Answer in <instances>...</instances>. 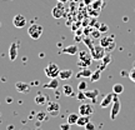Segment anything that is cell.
Segmentation results:
<instances>
[{
    "label": "cell",
    "mask_w": 135,
    "mask_h": 130,
    "mask_svg": "<svg viewBox=\"0 0 135 130\" xmlns=\"http://www.w3.org/2000/svg\"><path fill=\"white\" fill-rule=\"evenodd\" d=\"M88 89V83L85 80H80L79 84H78V90L79 92H85Z\"/></svg>",
    "instance_id": "obj_25"
},
{
    "label": "cell",
    "mask_w": 135,
    "mask_h": 130,
    "mask_svg": "<svg viewBox=\"0 0 135 130\" xmlns=\"http://www.w3.org/2000/svg\"><path fill=\"white\" fill-rule=\"evenodd\" d=\"M0 124H1V119H0Z\"/></svg>",
    "instance_id": "obj_40"
},
{
    "label": "cell",
    "mask_w": 135,
    "mask_h": 130,
    "mask_svg": "<svg viewBox=\"0 0 135 130\" xmlns=\"http://www.w3.org/2000/svg\"><path fill=\"white\" fill-rule=\"evenodd\" d=\"M84 99H86V97H85V93H84V92H79V93H78V100L83 101Z\"/></svg>",
    "instance_id": "obj_32"
},
{
    "label": "cell",
    "mask_w": 135,
    "mask_h": 130,
    "mask_svg": "<svg viewBox=\"0 0 135 130\" xmlns=\"http://www.w3.org/2000/svg\"><path fill=\"white\" fill-rule=\"evenodd\" d=\"M46 113L50 114L51 116L59 115V113H60V105H59V103H56V101H50L48 104V108H46Z\"/></svg>",
    "instance_id": "obj_6"
},
{
    "label": "cell",
    "mask_w": 135,
    "mask_h": 130,
    "mask_svg": "<svg viewBox=\"0 0 135 130\" xmlns=\"http://www.w3.org/2000/svg\"><path fill=\"white\" fill-rule=\"evenodd\" d=\"M78 119H79V114H76V113H71V114H69L68 115V123L70 124V125H74V124H76Z\"/></svg>",
    "instance_id": "obj_22"
},
{
    "label": "cell",
    "mask_w": 135,
    "mask_h": 130,
    "mask_svg": "<svg viewBox=\"0 0 135 130\" xmlns=\"http://www.w3.org/2000/svg\"><path fill=\"white\" fill-rule=\"evenodd\" d=\"M90 121V116L88 115H79V119L76 121V125L78 126H85Z\"/></svg>",
    "instance_id": "obj_16"
},
{
    "label": "cell",
    "mask_w": 135,
    "mask_h": 130,
    "mask_svg": "<svg viewBox=\"0 0 135 130\" xmlns=\"http://www.w3.org/2000/svg\"><path fill=\"white\" fill-rule=\"evenodd\" d=\"M124 92V85L123 84H120V83H118V84H114L113 85V93L114 94H121V93Z\"/></svg>",
    "instance_id": "obj_23"
},
{
    "label": "cell",
    "mask_w": 135,
    "mask_h": 130,
    "mask_svg": "<svg viewBox=\"0 0 135 130\" xmlns=\"http://www.w3.org/2000/svg\"><path fill=\"white\" fill-rule=\"evenodd\" d=\"M98 29H99V31H100V33H108V30H109V26H108L106 24H100Z\"/></svg>",
    "instance_id": "obj_28"
},
{
    "label": "cell",
    "mask_w": 135,
    "mask_h": 130,
    "mask_svg": "<svg viewBox=\"0 0 135 130\" xmlns=\"http://www.w3.org/2000/svg\"><path fill=\"white\" fill-rule=\"evenodd\" d=\"M44 73L45 75L50 79H55V78H59V74H60V69H59L58 64L55 63H50L48 66L44 69Z\"/></svg>",
    "instance_id": "obj_2"
},
{
    "label": "cell",
    "mask_w": 135,
    "mask_h": 130,
    "mask_svg": "<svg viewBox=\"0 0 135 130\" xmlns=\"http://www.w3.org/2000/svg\"><path fill=\"white\" fill-rule=\"evenodd\" d=\"M15 89H16L19 93H21V94H26V93L30 92V86L24 81H18L16 83V84H15Z\"/></svg>",
    "instance_id": "obj_11"
},
{
    "label": "cell",
    "mask_w": 135,
    "mask_h": 130,
    "mask_svg": "<svg viewBox=\"0 0 135 130\" xmlns=\"http://www.w3.org/2000/svg\"><path fill=\"white\" fill-rule=\"evenodd\" d=\"M114 48H115V41H113V43H111L110 45L106 48V51H109V53H110V51H113V49H114Z\"/></svg>",
    "instance_id": "obj_35"
},
{
    "label": "cell",
    "mask_w": 135,
    "mask_h": 130,
    "mask_svg": "<svg viewBox=\"0 0 135 130\" xmlns=\"http://www.w3.org/2000/svg\"><path fill=\"white\" fill-rule=\"evenodd\" d=\"M113 100H114V93L108 94V95H105V97L103 98V100L100 101V106L101 108H108L110 104H113Z\"/></svg>",
    "instance_id": "obj_12"
},
{
    "label": "cell",
    "mask_w": 135,
    "mask_h": 130,
    "mask_svg": "<svg viewBox=\"0 0 135 130\" xmlns=\"http://www.w3.org/2000/svg\"><path fill=\"white\" fill-rule=\"evenodd\" d=\"M113 39H114V36H113V35H111V36H104V38H101L100 39V45H101V46H104V48L106 49L111 43H113V41H114Z\"/></svg>",
    "instance_id": "obj_17"
},
{
    "label": "cell",
    "mask_w": 135,
    "mask_h": 130,
    "mask_svg": "<svg viewBox=\"0 0 135 130\" xmlns=\"http://www.w3.org/2000/svg\"><path fill=\"white\" fill-rule=\"evenodd\" d=\"M84 43H85L88 46H89V49H90V50L94 48V45L91 44V40H90V39H84Z\"/></svg>",
    "instance_id": "obj_33"
},
{
    "label": "cell",
    "mask_w": 135,
    "mask_h": 130,
    "mask_svg": "<svg viewBox=\"0 0 135 130\" xmlns=\"http://www.w3.org/2000/svg\"><path fill=\"white\" fill-rule=\"evenodd\" d=\"M99 36H100V31H99V30L93 33V38H99Z\"/></svg>",
    "instance_id": "obj_36"
},
{
    "label": "cell",
    "mask_w": 135,
    "mask_h": 130,
    "mask_svg": "<svg viewBox=\"0 0 135 130\" xmlns=\"http://www.w3.org/2000/svg\"><path fill=\"white\" fill-rule=\"evenodd\" d=\"M13 25H14L16 29H21V28H24L25 25H26V18H25L24 15H21V14L15 15L14 18H13Z\"/></svg>",
    "instance_id": "obj_7"
},
{
    "label": "cell",
    "mask_w": 135,
    "mask_h": 130,
    "mask_svg": "<svg viewBox=\"0 0 135 130\" xmlns=\"http://www.w3.org/2000/svg\"><path fill=\"white\" fill-rule=\"evenodd\" d=\"M9 58L11 61H15L18 58V43H11L9 48Z\"/></svg>",
    "instance_id": "obj_10"
},
{
    "label": "cell",
    "mask_w": 135,
    "mask_h": 130,
    "mask_svg": "<svg viewBox=\"0 0 135 130\" xmlns=\"http://www.w3.org/2000/svg\"><path fill=\"white\" fill-rule=\"evenodd\" d=\"M129 78H130V80H133L135 83V66L131 70H129Z\"/></svg>",
    "instance_id": "obj_30"
},
{
    "label": "cell",
    "mask_w": 135,
    "mask_h": 130,
    "mask_svg": "<svg viewBox=\"0 0 135 130\" xmlns=\"http://www.w3.org/2000/svg\"><path fill=\"white\" fill-rule=\"evenodd\" d=\"M60 129L61 130H70V124L69 123H63V124H60Z\"/></svg>",
    "instance_id": "obj_31"
},
{
    "label": "cell",
    "mask_w": 135,
    "mask_h": 130,
    "mask_svg": "<svg viewBox=\"0 0 135 130\" xmlns=\"http://www.w3.org/2000/svg\"><path fill=\"white\" fill-rule=\"evenodd\" d=\"M64 14H65V10H64L63 4H58L56 6H54L53 10H51V15L55 19H61Z\"/></svg>",
    "instance_id": "obj_8"
},
{
    "label": "cell",
    "mask_w": 135,
    "mask_h": 130,
    "mask_svg": "<svg viewBox=\"0 0 135 130\" xmlns=\"http://www.w3.org/2000/svg\"><path fill=\"white\" fill-rule=\"evenodd\" d=\"M79 56H80V61L78 63V65L81 68H89L90 66V64H91V60H93V56L91 54L86 53V51H80L79 53Z\"/></svg>",
    "instance_id": "obj_4"
},
{
    "label": "cell",
    "mask_w": 135,
    "mask_h": 130,
    "mask_svg": "<svg viewBox=\"0 0 135 130\" xmlns=\"http://www.w3.org/2000/svg\"><path fill=\"white\" fill-rule=\"evenodd\" d=\"M63 93L66 97H74V89H73V86L69 85V84H65L63 86Z\"/></svg>",
    "instance_id": "obj_21"
},
{
    "label": "cell",
    "mask_w": 135,
    "mask_h": 130,
    "mask_svg": "<svg viewBox=\"0 0 135 130\" xmlns=\"http://www.w3.org/2000/svg\"><path fill=\"white\" fill-rule=\"evenodd\" d=\"M64 53L69 54V55H76L79 53V48H78V45L73 44V45H69V46H66L64 49Z\"/></svg>",
    "instance_id": "obj_14"
},
{
    "label": "cell",
    "mask_w": 135,
    "mask_h": 130,
    "mask_svg": "<svg viewBox=\"0 0 135 130\" xmlns=\"http://www.w3.org/2000/svg\"><path fill=\"white\" fill-rule=\"evenodd\" d=\"M59 1H60V3H65L66 0H59Z\"/></svg>",
    "instance_id": "obj_38"
},
{
    "label": "cell",
    "mask_w": 135,
    "mask_h": 130,
    "mask_svg": "<svg viewBox=\"0 0 135 130\" xmlns=\"http://www.w3.org/2000/svg\"><path fill=\"white\" fill-rule=\"evenodd\" d=\"M100 76H101V69L99 68L97 71H94L91 74V76H90V80H91L93 83H97V81H99L100 80Z\"/></svg>",
    "instance_id": "obj_24"
},
{
    "label": "cell",
    "mask_w": 135,
    "mask_h": 130,
    "mask_svg": "<svg viewBox=\"0 0 135 130\" xmlns=\"http://www.w3.org/2000/svg\"><path fill=\"white\" fill-rule=\"evenodd\" d=\"M43 31H44V29L40 24H31L29 28H28V34H29V36L33 39V40H38V39L41 36Z\"/></svg>",
    "instance_id": "obj_1"
},
{
    "label": "cell",
    "mask_w": 135,
    "mask_h": 130,
    "mask_svg": "<svg viewBox=\"0 0 135 130\" xmlns=\"http://www.w3.org/2000/svg\"><path fill=\"white\" fill-rule=\"evenodd\" d=\"M36 120L38 121L46 120V113H45V111H39L38 114H36Z\"/></svg>",
    "instance_id": "obj_26"
},
{
    "label": "cell",
    "mask_w": 135,
    "mask_h": 130,
    "mask_svg": "<svg viewBox=\"0 0 135 130\" xmlns=\"http://www.w3.org/2000/svg\"><path fill=\"white\" fill-rule=\"evenodd\" d=\"M46 100H48V97L46 95H44V94H38L36 97H35V103L39 104V105H44V104H46Z\"/></svg>",
    "instance_id": "obj_19"
},
{
    "label": "cell",
    "mask_w": 135,
    "mask_h": 130,
    "mask_svg": "<svg viewBox=\"0 0 135 130\" xmlns=\"http://www.w3.org/2000/svg\"><path fill=\"white\" fill-rule=\"evenodd\" d=\"M35 130H43V129H40V128H35Z\"/></svg>",
    "instance_id": "obj_39"
},
{
    "label": "cell",
    "mask_w": 135,
    "mask_h": 130,
    "mask_svg": "<svg viewBox=\"0 0 135 130\" xmlns=\"http://www.w3.org/2000/svg\"><path fill=\"white\" fill-rule=\"evenodd\" d=\"M79 115H88L90 116L94 113V109H93V106L90 105V104H81V105L79 106Z\"/></svg>",
    "instance_id": "obj_9"
},
{
    "label": "cell",
    "mask_w": 135,
    "mask_h": 130,
    "mask_svg": "<svg viewBox=\"0 0 135 130\" xmlns=\"http://www.w3.org/2000/svg\"><path fill=\"white\" fill-rule=\"evenodd\" d=\"M71 76H73V70H70V69H64V70H60L59 78H60L61 80H69Z\"/></svg>",
    "instance_id": "obj_15"
},
{
    "label": "cell",
    "mask_w": 135,
    "mask_h": 130,
    "mask_svg": "<svg viewBox=\"0 0 135 130\" xmlns=\"http://www.w3.org/2000/svg\"><path fill=\"white\" fill-rule=\"evenodd\" d=\"M11 101H13V99H11V98H6V103H9V104H10V103H11Z\"/></svg>",
    "instance_id": "obj_37"
},
{
    "label": "cell",
    "mask_w": 135,
    "mask_h": 130,
    "mask_svg": "<svg viewBox=\"0 0 135 130\" xmlns=\"http://www.w3.org/2000/svg\"><path fill=\"white\" fill-rule=\"evenodd\" d=\"M106 49L101 45H98V46H94V48L90 50V54L93 56V60H101L106 55Z\"/></svg>",
    "instance_id": "obj_5"
},
{
    "label": "cell",
    "mask_w": 135,
    "mask_h": 130,
    "mask_svg": "<svg viewBox=\"0 0 135 130\" xmlns=\"http://www.w3.org/2000/svg\"><path fill=\"white\" fill-rule=\"evenodd\" d=\"M85 97L89 98V99H91L93 101H97L95 99H97V97L99 95V92L98 90H85Z\"/></svg>",
    "instance_id": "obj_20"
},
{
    "label": "cell",
    "mask_w": 135,
    "mask_h": 130,
    "mask_svg": "<svg viewBox=\"0 0 135 130\" xmlns=\"http://www.w3.org/2000/svg\"><path fill=\"white\" fill-rule=\"evenodd\" d=\"M85 128V130H97V126H95V124H93L91 121H89L86 125L84 126Z\"/></svg>",
    "instance_id": "obj_29"
},
{
    "label": "cell",
    "mask_w": 135,
    "mask_h": 130,
    "mask_svg": "<svg viewBox=\"0 0 135 130\" xmlns=\"http://www.w3.org/2000/svg\"><path fill=\"white\" fill-rule=\"evenodd\" d=\"M59 88V80L58 78H55V79H51L48 84H45L43 86V89H53V90H56Z\"/></svg>",
    "instance_id": "obj_13"
},
{
    "label": "cell",
    "mask_w": 135,
    "mask_h": 130,
    "mask_svg": "<svg viewBox=\"0 0 135 130\" xmlns=\"http://www.w3.org/2000/svg\"><path fill=\"white\" fill-rule=\"evenodd\" d=\"M100 5H101V1L100 0H98V1H94V3H93V8H95L97 10H99L100 9V8H99Z\"/></svg>",
    "instance_id": "obj_34"
},
{
    "label": "cell",
    "mask_w": 135,
    "mask_h": 130,
    "mask_svg": "<svg viewBox=\"0 0 135 130\" xmlns=\"http://www.w3.org/2000/svg\"><path fill=\"white\" fill-rule=\"evenodd\" d=\"M121 109V104L120 100L118 98V94H114V100H113V106H111V111H110V119L111 120H115L118 114L120 113Z\"/></svg>",
    "instance_id": "obj_3"
},
{
    "label": "cell",
    "mask_w": 135,
    "mask_h": 130,
    "mask_svg": "<svg viewBox=\"0 0 135 130\" xmlns=\"http://www.w3.org/2000/svg\"><path fill=\"white\" fill-rule=\"evenodd\" d=\"M91 74H93V71L89 69V68H84L81 71L78 73L76 76L78 78H90V76H91Z\"/></svg>",
    "instance_id": "obj_18"
},
{
    "label": "cell",
    "mask_w": 135,
    "mask_h": 130,
    "mask_svg": "<svg viewBox=\"0 0 135 130\" xmlns=\"http://www.w3.org/2000/svg\"><path fill=\"white\" fill-rule=\"evenodd\" d=\"M103 61H104V65H103V66L100 68L101 70H103V68L106 66V65H108V64H109V63L111 61V56H110V54H108V55H105V56L103 58Z\"/></svg>",
    "instance_id": "obj_27"
}]
</instances>
